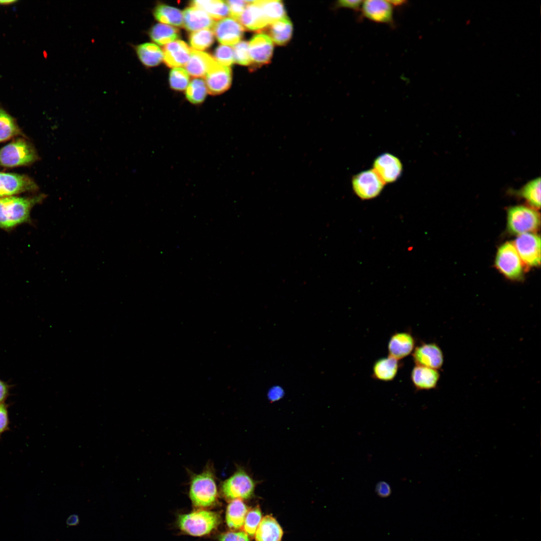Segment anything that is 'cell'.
I'll return each instance as SVG.
<instances>
[{
  "instance_id": "1",
  "label": "cell",
  "mask_w": 541,
  "mask_h": 541,
  "mask_svg": "<svg viewBox=\"0 0 541 541\" xmlns=\"http://www.w3.org/2000/svg\"><path fill=\"white\" fill-rule=\"evenodd\" d=\"M47 195L11 196L0 198V229L10 231L25 223H31V212Z\"/></svg>"
},
{
  "instance_id": "2",
  "label": "cell",
  "mask_w": 541,
  "mask_h": 541,
  "mask_svg": "<svg viewBox=\"0 0 541 541\" xmlns=\"http://www.w3.org/2000/svg\"><path fill=\"white\" fill-rule=\"evenodd\" d=\"M189 473V495L192 504L199 509L214 505L217 501L218 493L212 463L208 462L199 473Z\"/></svg>"
},
{
  "instance_id": "3",
  "label": "cell",
  "mask_w": 541,
  "mask_h": 541,
  "mask_svg": "<svg viewBox=\"0 0 541 541\" xmlns=\"http://www.w3.org/2000/svg\"><path fill=\"white\" fill-rule=\"evenodd\" d=\"M40 159L34 146L25 138H17L0 149V166L8 168L31 165Z\"/></svg>"
},
{
  "instance_id": "4",
  "label": "cell",
  "mask_w": 541,
  "mask_h": 541,
  "mask_svg": "<svg viewBox=\"0 0 541 541\" xmlns=\"http://www.w3.org/2000/svg\"><path fill=\"white\" fill-rule=\"evenodd\" d=\"M220 522V516L216 512L199 509L188 514H181L178 519L180 529L195 536L210 533Z\"/></svg>"
},
{
  "instance_id": "5",
  "label": "cell",
  "mask_w": 541,
  "mask_h": 541,
  "mask_svg": "<svg viewBox=\"0 0 541 541\" xmlns=\"http://www.w3.org/2000/svg\"><path fill=\"white\" fill-rule=\"evenodd\" d=\"M255 482L246 471L241 467L224 480L221 485V492L224 498L231 501L236 499H246L254 493Z\"/></svg>"
},
{
  "instance_id": "6",
  "label": "cell",
  "mask_w": 541,
  "mask_h": 541,
  "mask_svg": "<svg viewBox=\"0 0 541 541\" xmlns=\"http://www.w3.org/2000/svg\"><path fill=\"white\" fill-rule=\"evenodd\" d=\"M540 225V215L533 208L524 205H516L508 208L507 226L509 231L520 235L533 233Z\"/></svg>"
},
{
  "instance_id": "7",
  "label": "cell",
  "mask_w": 541,
  "mask_h": 541,
  "mask_svg": "<svg viewBox=\"0 0 541 541\" xmlns=\"http://www.w3.org/2000/svg\"><path fill=\"white\" fill-rule=\"evenodd\" d=\"M523 262L513 243L506 242L498 248L495 260L497 268L506 277L516 280L523 274Z\"/></svg>"
},
{
  "instance_id": "8",
  "label": "cell",
  "mask_w": 541,
  "mask_h": 541,
  "mask_svg": "<svg viewBox=\"0 0 541 541\" xmlns=\"http://www.w3.org/2000/svg\"><path fill=\"white\" fill-rule=\"evenodd\" d=\"M352 184L353 191L358 197L363 200H368L378 196L385 183L372 168L353 176Z\"/></svg>"
},
{
  "instance_id": "9",
  "label": "cell",
  "mask_w": 541,
  "mask_h": 541,
  "mask_svg": "<svg viewBox=\"0 0 541 541\" xmlns=\"http://www.w3.org/2000/svg\"><path fill=\"white\" fill-rule=\"evenodd\" d=\"M39 189L35 180L29 176L0 171V198L36 192Z\"/></svg>"
},
{
  "instance_id": "10",
  "label": "cell",
  "mask_w": 541,
  "mask_h": 541,
  "mask_svg": "<svg viewBox=\"0 0 541 541\" xmlns=\"http://www.w3.org/2000/svg\"><path fill=\"white\" fill-rule=\"evenodd\" d=\"M513 245L522 261L529 266L540 263V238L534 233H525L516 238Z\"/></svg>"
},
{
  "instance_id": "11",
  "label": "cell",
  "mask_w": 541,
  "mask_h": 541,
  "mask_svg": "<svg viewBox=\"0 0 541 541\" xmlns=\"http://www.w3.org/2000/svg\"><path fill=\"white\" fill-rule=\"evenodd\" d=\"M204 78L207 92L212 95H219L230 87L232 80L231 70L229 67L221 65L216 61Z\"/></svg>"
},
{
  "instance_id": "12",
  "label": "cell",
  "mask_w": 541,
  "mask_h": 541,
  "mask_svg": "<svg viewBox=\"0 0 541 541\" xmlns=\"http://www.w3.org/2000/svg\"><path fill=\"white\" fill-rule=\"evenodd\" d=\"M373 169L386 184L398 179L401 175L403 166L397 156L389 153H384L374 160Z\"/></svg>"
},
{
  "instance_id": "13",
  "label": "cell",
  "mask_w": 541,
  "mask_h": 541,
  "mask_svg": "<svg viewBox=\"0 0 541 541\" xmlns=\"http://www.w3.org/2000/svg\"><path fill=\"white\" fill-rule=\"evenodd\" d=\"M412 355L416 365L438 370L443 364V352L434 343H423L415 347Z\"/></svg>"
},
{
  "instance_id": "14",
  "label": "cell",
  "mask_w": 541,
  "mask_h": 541,
  "mask_svg": "<svg viewBox=\"0 0 541 541\" xmlns=\"http://www.w3.org/2000/svg\"><path fill=\"white\" fill-rule=\"evenodd\" d=\"M212 29L218 42L228 46L235 45L239 42L244 32L242 25L232 18L219 20L214 23Z\"/></svg>"
},
{
  "instance_id": "15",
  "label": "cell",
  "mask_w": 541,
  "mask_h": 541,
  "mask_svg": "<svg viewBox=\"0 0 541 541\" xmlns=\"http://www.w3.org/2000/svg\"><path fill=\"white\" fill-rule=\"evenodd\" d=\"M360 9L363 16L370 21L381 24H393V9L388 1H363Z\"/></svg>"
},
{
  "instance_id": "16",
  "label": "cell",
  "mask_w": 541,
  "mask_h": 541,
  "mask_svg": "<svg viewBox=\"0 0 541 541\" xmlns=\"http://www.w3.org/2000/svg\"><path fill=\"white\" fill-rule=\"evenodd\" d=\"M249 53L251 62L262 64L270 60L274 49L273 41L264 33L254 35L248 43Z\"/></svg>"
},
{
  "instance_id": "17",
  "label": "cell",
  "mask_w": 541,
  "mask_h": 541,
  "mask_svg": "<svg viewBox=\"0 0 541 541\" xmlns=\"http://www.w3.org/2000/svg\"><path fill=\"white\" fill-rule=\"evenodd\" d=\"M191 49L186 43L181 40L166 45L163 50L164 63L170 68L185 65L190 58Z\"/></svg>"
},
{
  "instance_id": "18",
  "label": "cell",
  "mask_w": 541,
  "mask_h": 541,
  "mask_svg": "<svg viewBox=\"0 0 541 541\" xmlns=\"http://www.w3.org/2000/svg\"><path fill=\"white\" fill-rule=\"evenodd\" d=\"M415 347V340L410 333H395L389 340V356L400 360L412 353Z\"/></svg>"
},
{
  "instance_id": "19",
  "label": "cell",
  "mask_w": 541,
  "mask_h": 541,
  "mask_svg": "<svg viewBox=\"0 0 541 541\" xmlns=\"http://www.w3.org/2000/svg\"><path fill=\"white\" fill-rule=\"evenodd\" d=\"M247 5L238 21L243 28L251 31L260 30L269 25L257 1H246Z\"/></svg>"
},
{
  "instance_id": "20",
  "label": "cell",
  "mask_w": 541,
  "mask_h": 541,
  "mask_svg": "<svg viewBox=\"0 0 541 541\" xmlns=\"http://www.w3.org/2000/svg\"><path fill=\"white\" fill-rule=\"evenodd\" d=\"M440 378L438 370L415 365L411 373V380L416 391L436 388Z\"/></svg>"
},
{
  "instance_id": "21",
  "label": "cell",
  "mask_w": 541,
  "mask_h": 541,
  "mask_svg": "<svg viewBox=\"0 0 541 541\" xmlns=\"http://www.w3.org/2000/svg\"><path fill=\"white\" fill-rule=\"evenodd\" d=\"M182 16L183 25L188 31L212 28L215 23L208 14L193 6L186 8L182 12Z\"/></svg>"
},
{
  "instance_id": "22",
  "label": "cell",
  "mask_w": 541,
  "mask_h": 541,
  "mask_svg": "<svg viewBox=\"0 0 541 541\" xmlns=\"http://www.w3.org/2000/svg\"><path fill=\"white\" fill-rule=\"evenodd\" d=\"M215 62L208 54L191 48L190 58L185 65L186 70L191 76L204 78Z\"/></svg>"
},
{
  "instance_id": "23",
  "label": "cell",
  "mask_w": 541,
  "mask_h": 541,
  "mask_svg": "<svg viewBox=\"0 0 541 541\" xmlns=\"http://www.w3.org/2000/svg\"><path fill=\"white\" fill-rule=\"evenodd\" d=\"M400 367L399 360L391 356L380 358L373 364L372 377L382 381H393Z\"/></svg>"
},
{
  "instance_id": "24",
  "label": "cell",
  "mask_w": 541,
  "mask_h": 541,
  "mask_svg": "<svg viewBox=\"0 0 541 541\" xmlns=\"http://www.w3.org/2000/svg\"><path fill=\"white\" fill-rule=\"evenodd\" d=\"M283 535V529L277 520L267 515L262 518L254 536L255 541H281Z\"/></svg>"
},
{
  "instance_id": "25",
  "label": "cell",
  "mask_w": 541,
  "mask_h": 541,
  "mask_svg": "<svg viewBox=\"0 0 541 541\" xmlns=\"http://www.w3.org/2000/svg\"><path fill=\"white\" fill-rule=\"evenodd\" d=\"M248 508L243 500L236 499L229 501L226 511V522L231 529L242 528Z\"/></svg>"
},
{
  "instance_id": "26",
  "label": "cell",
  "mask_w": 541,
  "mask_h": 541,
  "mask_svg": "<svg viewBox=\"0 0 541 541\" xmlns=\"http://www.w3.org/2000/svg\"><path fill=\"white\" fill-rule=\"evenodd\" d=\"M134 49L141 63L147 67L158 65L163 58V52L160 48L151 43L136 45Z\"/></svg>"
},
{
  "instance_id": "27",
  "label": "cell",
  "mask_w": 541,
  "mask_h": 541,
  "mask_svg": "<svg viewBox=\"0 0 541 541\" xmlns=\"http://www.w3.org/2000/svg\"><path fill=\"white\" fill-rule=\"evenodd\" d=\"M190 5L206 12L213 20L219 21L229 15L228 5L223 1H193Z\"/></svg>"
},
{
  "instance_id": "28",
  "label": "cell",
  "mask_w": 541,
  "mask_h": 541,
  "mask_svg": "<svg viewBox=\"0 0 541 541\" xmlns=\"http://www.w3.org/2000/svg\"><path fill=\"white\" fill-rule=\"evenodd\" d=\"M18 136L26 137L15 119L0 107V143Z\"/></svg>"
},
{
  "instance_id": "29",
  "label": "cell",
  "mask_w": 541,
  "mask_h": 541,
  "mask_svg": "<svg viewBox=\"0 0 541 541\" xmlns=\"http://www.w3.org/2000/svg\"><path fill=\"white\" fill-rule=\"evenodd\" d=\"M270 25V38L276 44L284 45L290 40L293 33V26L287 16L273 22Z\"/></svg>"
},
{
  "instance_id": "30",
  "label": "cell",
  "mask_w": 541,
  "mask_h": 541,
  "mask_svg": "<svg viewBox=\"0 0 541 541\" xmlns=\"http://www.w3.org/2000/svg\"><path fill=\"white\" fill-rule=\"evenodd\" d=\"M148 34L154 42L160 45H167L179 37L177 29L162 24L154 25L149 30Z\"/></svg>"
},
{
  "instance_id": "31",
  "label": "cell",
  "mask_w": 541,
  "mask_h": 541,
  "mask_svg": "<svg viewBox=\"0 0 541 541\" xmlns=\"http://www.w3.org/2000/svg\"><path fill=\"white\" fill-rule=\"evenodd\" d=\"M153 13L160 22L178 27L183 25L182 13L175 8L160 4L155 8Z\"/></svg>"
},
{
  "instance_id": "32",
  "label": "cell",
  "mask_w": 541,
  "mask_h": 541,
  "mask_svg": "<svg viewBox=\"0 0 541 541\" xmlns=\"http://www.w3.org/2000/svg\"><path fill=\"white\" fill-rule=\"evenodd\" d=\"M534 209L540 207V178H535L526 183L517 191Z\"/></svg>"
},
{
  "instance_id": "33",
  "label": "cell",
  "mask_w": 541,
  "mask_h": 541,
  "mask_svg": "<svg viewBox=\"0 0 541 541\" xmlns=\"http://www.w3.org/2000/svg\"><path fill=\"white\" fill-rule=\"evenodd\" d=\"M257 3L261 8L269 25L286 16L284 4L280 1H257Z\"/></svg>"
},
{
  "instance_id": "34",
  "label": "cell",
  "mask_w": 541,
  "mask_h": 541,
  "mask_svg": "<svg viewBox=\"0 0 541 541\" xmlns=\"http://www.w3.org/2000/svg\"><path fill=\"white\" fill-rule=\"evenodd\" d=\"M207 88L205 82L202 80L196 78L192 80L189 84L185 95L187 99L193 104H199L203 102L206 94Z\"/></svg>"
},
{
  "instance_id": "35",
  "label": "cell",
  "mask_w": 541,
  "mask_h": 541,
  "mask_svg": "<svg viewBox=\"0 0 541 541\" xmlns=\"http://www.w3.org/2000/svg\"><path fill=\"white\" fill-rule=\"evenodd\" d=\"M189 42L193 49L204 50L213 44V32L209 29H204L191 33L189 36Z\"/></svg>"
},
{
  "instance_id": "36",
  "label": "cell",
  "mask_w": 541,
  "mask_h": 541,
  "mask_svg": "<svg viewBox=\"0 0 541 541\" xmlns=\"http://www.w3.org/2000/svg\"><path fill=\"white\" fill-rule=\"evenodd\" d=\"M262 519L261 512L258 505L248 509L244 519V531L250 536L254 535Z\"/></svg>"
},
{
  "instance_id": "37",
  "label": "cell",
  "mask_w": 541,
  "mask_h": 541,
  "mask_svg": "<svg viewBox=\"0 0 541 541\" xmlns=\"http://www.w3.org/2000/svg\"><path fill=\"white\" fill-rule=\"evenodd\" d=\"M189 80V77L187 72L182 68H174L170 73V85L175 90H185L188 85Z\"/></svg>"
},
{
  "instance_id": "38",
  "label": "cell",
  "mask_w": 541,
  "mask_h": 541,
  "mask_svg": "<svg viewBox=\"0 0 541 541\" xmlns=\"http://www.w3.org/2000/svg\"><path fill=\"white\" fill-rule=\"evenodd\" d=\"M233 50L235 63L245 66L252 63L249 53L248 43L246 41H240L234 46Z\"/></svg>"
},
{
  "instance_id": "39",
  "label": "cell",
  "mask_w": 541,
  "mask_h": 541,
  "mask_svg": "<svg viewBox=\"0 0 541 541\" xmlns=\"http://www.w3.org/2000/svg\"><path fill=\"white\" fill-rule=\"evenodd\" d=\"M214 58L218 64L229 67L234 62L233 49L227 46L219 45L214 51Z\"/></svg>"
},
{
  "instance_id": "40",
  "label": "cell",
  "mask_w": 541,
  "mask_h": 541,
  "mask_svg": "<svg viewBox=\"0 0 541 541\" xmlns=\"http://www.w3.org/2000/svg\"><path fill=\"white\" fill-rule=\"evenodd\" d=\"M226 3L230 16L238 21L247 5L246 1H227Z\"/></svg>"
},
{
  "instance_id": "41",
  "label": "cell",
  "mask_w": 541,
  "mask_h": 541,
  "mask_svg": "<svg viewBox=\"0 0 541 541\" xmlns=\"http://www.w3.org/2000/svg\"><path fill=\"white\" fill-rule=\"evenodd\" d=\"M219 541H249V538L244 531L231 530L222 534Z\"/></svg>"
},
{
  "instance_id": "42",
  "label": "cell",
  "mask_w": 541,
  "mask_h": 541,
  "mask_svg": "<svg viewBox=\"0 0 541 541\" xmlns=\"http://www.w3.org/2000/svg\"><path fill=\"white\" fill-rule=\"evenodd\" d=\"M9 417L7 407L3 403H0V435L8 429Z\"/></svg>"
},
{
  "instance_id": "43",
  "label": "cell",
  "mask_w": 541,
  "mask_h": 541,
  "mask_svg": "<svg viewBox=\"0 0 541 541\" xmlns=\"http://www.w3.org/2000/svg\"><path fill=\"white\" fill-rule=\"evenodd\" d=\"M375 491L379 497L385 498L391 495L392 489L389 483L384 481H381L377 483Z\"/></svg>"
},
{
  "instance_id": "44",
  "label": "cell",
  "mask_w": 541,
  "mask_h": 541,
  "mask_svg": "<svg viewBox=\"0 0 541 541\" xmlns=\"http://www.w3.org/2000/svg\"><path fill=\"white\" fill-rule=\"evenodd\" d=\"M362 2V1L359 0H343L338 2L337 6L354 11H359L361 9Z\"/></svg>"
},
{
  "instance_id": "45",
  "label": "cell",
  "mask_w": 541,
  "mask_h": 541,
  "mask_svg": "<svg viewBox=\"0 0 541 541\" xmlns=\"http://www.w3.org/2000/svg\"><path fill=\"white\" fill-rule=\"evenodd\" d=\"M9 392L7 384L0 380V403L6 399Z\"/></svg>"
},
{
  "instance_id": "46",
  "label": "cell",
  "mask_w": 541,
  "mask_h": 541,
  "mask_svg": "<svg viewBox=\"0 0 541 541\" xmlns=\"http://www.w3.org/2000/svg\"><path fill=\"white\" fill-rule=\"evenodd\" d=\"M388 2L390 3V4L393 7H399V6H403V5H405L406 2L405 1H402V0H401V1H399V0H397V1H388Z\"/></svg>"
},
{
  "instance_id": "47",
  "label": "cell",
  "mask_w": 541,
  "mask_h": 541,
  "mask_svg": "<svg viewBox=\"0 0 541 541\" xmlns=\"http://www.w3.org/2000/svg\"><path fill=\"white\" fill-rule=\"evenodd\" d=\"M16 2V1H14V0H12H12H4V1L2 0V1H0V4L7 5L12 4L15 3Z\"/></svg>"
}]
</instances>
